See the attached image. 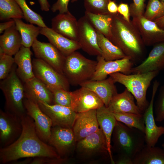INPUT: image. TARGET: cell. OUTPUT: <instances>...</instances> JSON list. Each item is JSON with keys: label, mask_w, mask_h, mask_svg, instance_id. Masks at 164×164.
Instances as JSON below:
<instances>
[{"label": "cell", "mask_w": 164, "mask_h": 164, "mask_svg": "<svg viewBox=\"0 0 164 164\" xmlns=\"http://www.w3.org/2000/svg\"><path fill=\"white\" fill-rule=\"evenodd\" d=\"M22 131L9 146L0 148V163L7 164L24 158H61L55 149L42 140L36 132L33 119L28 114L21 117Z\"/></svg>", "instance_id": "1"}, {"label": "cell", "mask_w": 164, "mask_h": 164, "mask_svg": "<svg viewBox=\"0 0 164 164\" xmlns=\"http://www.w3.org/2000/svg\"><path fill=\"white\" fill-rule=\"evenodd\" d=\"M111 33L109 40L133 62L141 58L145 46L132 21L128 22L118 12L113 14Z\"/></svg>", "instance_id": "2"}, {"label": "cell", "mask_w": 164, "mask_h": 164, "mask_svg": "<svg viewBox=\"0 0 164 164\" xmlns=\"http://www.w3.org/2000/svg\"><path fill=\"white\" fill-rule=\"evenodd\" d=\"M111 148L118 156L132 160L145 145V133L135 128L129 127L117 121L112 134Z\"/></svg>", "instance_id": "3"}, {"label": "cell", "mask_w": 164, "mask_h": 164, "mask_svg": "<svg viewBox=\"0 0 164 164\" xmlns=\"http://www.w3.org/2000/svg\"><path fill=\"white\" fill-rule=\"evenodd\" d=\"M159 72L155 71L129 74L117 72L109 76L115 83L123 85L131 92L136 100L137 105L143 114L149 103L146 99L147 90L151 81Z\"/></svg>", "instance_id": "4"}, {"label": "cell", "mask_w": 164, "mask_h": 164, "mask_svg": "<svg viewBox=\"0 0 164 164\" xmlns=\"http://www.w3.org/2000/svg\"><path fill=\"white\" fill-rule=\"evenodd\" d=\"M14 64L9 75L0 81V87L5 98V111L20 117L27 114L23 100V84L16 72Z\"/></svg>", "instance_id": "5"}, {"label": "cell", "mask_w": 164, "mask_h": 164, "mask_svg": "<svg viewBox=\"0 0 164 164\" xmlns=\"http://www.w3.org/2000/svg\"><path fill=\"white\" fill-rule=\"evenodd\" d=\"M97 61L88 59L75 51L66 56L63 75L70 84L79 85L90 80L95 70Z\"/></svg>", "instance_id": "6"}, {"label": "cell", "mask_w": 164, "mask_h": 164, "mask_svg": "<svg viewBox=\"0 0 164 164\" xmlns=\"http://www.w3.org/2000/svg\"><path fill=\"white\" fill-rule=\"evenodd\" d=\"M35 76L41 80L50 90L59 88L69 91L70 84L65 76L43 60L36 58L32 61Z\"/></svg>", "instance_id": "7"}, {"label": "cell", "mask_w": 164, "mask_h": 164, "mask_svg": "<svg viewBox=\"0 0 164 164\" xmlns=\"http://www.w3.org/2000/svg\"><path fill=\"white\" fill-rule=\"evenodd\" d=\"M22 131L21 118L0 110V148L9 146L19 137Z\"/></svg>", "instance_id": "8"}, {"label": "cell", "mask_w": 164, "mask_h": 164, "mask_svg": "<svg viewBox=\"0 0 164 164\" xmlns=\"http://www.w3.org/2000/svg\"><path fill=\"white\" fill-rule=\"evenodd\" d=\"M159 85L160 83L157 80L153 82L151 100L143 114L145 144L150 147L155 146L159 138L164 134V127L156 125L153 113L154 98Z\"/></svg>", "instance_id": "9"}, {"label": "cell", "mask_w": 164, "mask_h": 164, "mask_svg": "<svg viewBox=\"0 0 164 164\" xmlns=\"http://www.w3.org/2000/svg\"><path fill=\"white\" fill-rule=\"evenodd\" d=\"M77 142L72 128L56 126L51 128L47 144L53 147L62 158L73 151Z\"/></svg>", "instance_id": "10"}, {"label": "cell", "mask_w": 164, "mask_h": 164, "mask_svg": "<svg viewBox=\"0 0 164 164\" xmlns=\"http://www.w3.org/2000/svg\"><path fill=\"white\" fill-rule=\"evenodd\" d=\"M97 61L95 71L90 80L105 79L108 75L117 72L126 74H131L133 62L129 58L107 61L102 56H97Z\"/></svg>", "instance_id": "11"}, {"label": "cell", "mask_w": 164, "mask_h": 164, "mask_svg": "<svg viewBox=\"0 0 164 164\" xmlns=\"http://www.w3.org/2000/svg\"><path fill=\"white\" fill-rule=\"evenodd\" d=\"M78 22V41L81 49L90 55L101 56L95 29L85 15L80 18Z\"/></svg>", "instance_id": "12"}, {"label": "cell", "mask_w": 164, "mask_h": 164, "mask_svg": "<svg viewBox=\"0 0 164 164\" xmlns=\"http://www.w3.org/2000/svg\"><path fill=\"white\" fill-rule=\"evenodd\" d=\"M38 104L42 111L51 119L52 127L72 128L77 113L71 107L56 104H50L40 101Z\"/></svg>", "instance_id": "13"}, {"label": "cell", "mask_w": 164, "mask_h": 164, "mask_svg": "<svg viewBox=\"0 0 164 164\" xmlns=\"http://www.w3.org/2000/svg\"><path fill=\"white\" fill-rule=\"evenodd\" d=\"M35 56L49 64L63 75V67L66 57L50 43L41 42L36 39L32 46Z\"/></svg>", "instance_id": "14"}, {"label": "cell", "mask_w": 164, "mask_h": 164, "mask_svg": "<svg viewBox=\"0 0 164 164\" xmlns=\"http://www.w3.org/2000/svg\"><path fill=\"white\" fill-rule=\"evenodd\" d=\"M23 103L27 114L34 120L38 136L43 142L47 143L52 127L51 119L42 111L37 103L25 97Z\"/></svg>", "instance_id": "15"}, {"label": "cell", "mask_w": 164, "mask_h": 164, "mask_svg": "<svg viewBox=\"0 0 164 164\" xmlns=\"http://www.w3.org/2000/svg\"><path fill=\"white\" fill-rule=\"evenodd\" d=\"M71 108L76 113L97 109L104 105L94 92L84 87L70 92Z\"/></svg>", "instance_id": "16"}, {"label": "cell", "mask_w": 164, "mask_h": 164, "mask_svg": "<svg viewBox=\"0 0 164 164\" xmlns=\"http://www.w3.org/2000/svg\"><path fill=\"white\" fill-rule=\"evenodd\" d=\"M132 21L139 31L145 46H151L164 42V29L154 21L148 20L143 15L133 18Z\"/></svg>", "instance_id": "17"}, {"label": "cell", "mask_w": 164, "mask_h": 164, "mask_svg": "<svg viewBox=\"0 0 164 164\" xmlns=\"http://www.w3.org/2000/svg\"><path fill=\"white\" fill-rule=\"evenodd\" d=\"M76 147L77 152L84 156H91L98 153L108 155L106 138L100 128L77 142Z\"/></svg>", "instance_id": "18"}, {"label": "cell", "mask_w": 164, "mask_h": 164, "mask_svg": "<svg viewBox=\"0 0 164 164\" xmlns=\"http://www.w3.org/2000/svg\"><path fill=\"white\" fill-rule=\"evenodd\" d=\"M97 109L77 113L72 128L77 142L99 129L97 117Z\"/></svg>", "instance_id": "19"}, {"label": "cell", "mask_w": 164, "mask_h": 164, "mask_svg": "<svg viewBox=\"0 0 164 164\" xmlns=\"http://www.w3.org/2000/svg\"><path fill=\"white\" fill-rule=\"evenodd\" d=\"M164 69V42L153 46L147 57L131 69V73H141Z\"/></svg>", "instance_id": "20"}, {"label": "cell", "mask_w": 164, "mask_h": 164, "mask_svg": "<svg viewBox=\"0 0 164 164\" xmlns=\"http://www.w3.org/2000/svg\"><path fill=\"white\" fill-rule=\"evenodd\" d=\"M51 28L56 32L70 39L78 41V22L69 11L59 13L51 20Z\"/></svg>", "instance_id": "21"}, {"label": "cell", "mask_w": 164, "mask_h": 164, "mask_svg": "<svg viewBox=\"0 0 164 164\" xmlns=\"http://www.w3.org/2000/svg\"><path fill=\"white\" fill-rule=\"evenodd\" d=\"M24 97L38 103L40 101L54 104L51 91L41 80L35 77L23 83Z\"/></svg>", "instance_id": "22"}, {"label": "cell", "mask_w": 164, "mask_h": 164, "mask_svg": "<svg viewBox=\"0 0 164 164\" xmlns=\"http://www.w3.org/2000/svg\"><path fill=\"white\" fill-rule=\"evenodd\" d=\"M115 82L110 77L98 80H89L80 86L85 87L95 93L107 107L113 97L118 93Z\"/></svg>", "instance_id": "23"}, {"label": "cell", "mask_w": 164, "mask_h": 164, "mask_svg": "<svg viewBox=\"0 0 164 164\" xmlns=\"http://www.w3.org/2000/svg\"><path fill=\"white\" fill-rule=\"evenodd\" d=\"M134 97L127 89L114 95L107 107L114 113H132L143 115L134 101Z\"/></svg>", "instance_id": "24"}, {"label": "cell", "mask_w": 164, "mask_h": 164, "mask_svg": "<svg viewBox=\"0 0 164 164\" xmlns=\"http://www.w3.org/2000/svg\"><path fill=\"white\" fill-rule=\"evenodd\" d=\"M97 117L99 128L106 138L108 150L111 163L115 164L111 152V140L113 130L117 121L113 113L105 105L96 110Z\"/></svg>", "instance_id": "25"}, {"label": "cell", "mask_w": 164, "mask_h": 164, "mask_svg": "<svg viewBox=\"0 0 164 164\" xmlns=\"http://www.w3.org/2000/svg\"><path fill=\"white\" fill-rule=\"evenodd\" d=\"M40 34L45 36L50 43L65 56L81 49L78 42L68 39L47 26L41 27Z\"/></svg>", "instance_id": "26"}, {"label": "cell", "mask_w": 164, "mask_h": 164, "mask_svg": "<svg viewBox=\"0 0 164 164\" xmlns=\"http://www.w3.org/2000/svg\"><path fill=\"white\" fill-rule=\"evenodd\" d=\"M32 54L30 48L22 45L15 55L14 58L17 66V73L23 83L35 77L31 60Z\"/></svg>", "instance_id": "27"}, {"label": "cell", "mask_w": 164, "mask_h": 164, "mask_svg": "<svg viewBox=\"0 0 164 164\" xmlns=\"http://www.w3.org/2000/svg\"><path fill=\"white\" fill-rule=\"evenodd\" d=\"M22 46L21 35L15 24L0 36V54L15 55Z\"/></svg>", "instance_id": "28"}, {"label": "cell", "mask_w": 164, "mask_h": 164, "mask_svg": "<svg viewBox=\"0 0 164 164\" xmlns=\"http://www.w3.org/2000/svg\"><path fill=\"white\" fill-rule=\"evenodd\" d=\"M133 164H164V151L159 147L146 144L135 155Z\"/></svg>", "instance_id": "29"}, {"label": "cell", "mask_w": 164, "mask_h": 164, "mask_svg": "<svg viewBox=\"0 0 164 164\" xmlns=\"http://www.w3.org/2000/svg\"><path fill=\"white\" fill-rule=\"evenodd\" d=\"M84 15L97 32L110 39L113 14H95L85 11Z\"/></svg>", "instance_id": "30"}, {"label": "cell", "mask_w": 164, "mask_h": 164, "mask_svg": "<svg viewBox=\"0 0 164 164\" xmlns=\"http://www.w3.org/2000/svg\"><path fill=\"white\" fill-rule=\"evenodd\" d=\"M97 34L98 44L102 51L101 56L105 60H113L129 58L103 34L97 32Z\"/></svg>", "instance_id": "31"}, {"label": "cell", "mask_w": 164, "mask_h": 164, "mask_svg": "<svg viewBox=\"0 0 164 164\" xmlns=\"http://www.w3.org/2000/svg\"><path fill=\"white\" fill-rule=\"evenodd\" d=\"M13 19L15 21L16 28L21 35L22 45L30 48L40 34L41 27L35 26L32 24L26 23L20 19Z\"/></svg>", "instance_id": "32"}, {"label": "cell", "mask_w": 164, "mask_h": 164, "mask_svg": "<svg viewBox=\"0 0 164 164\" xmlns=\"http://www.w3.org/2000/svg\"><path fill=\"white\" fill-rule=\"evenodd\" d=\"M24 19L23 12L15 0H0V20Z\"/></svg>", "instance_id": "33"}, {"label": "cell", "mask_w": 164, "mask_h": 164, "mask_svg": "<svg viewBox=\"0 0 164 164\" xmlns=\"http://www.w3.org/2000/svg\"><path fill=\"white\" fill-rule=\"evenodd\" d=\"M113 113L117 121L129 127L137 128L145 133V125L143 114L126 113Z\"/></svg>", "instance_id": "34"}, {"label": "cell", "mask_w": 164, "mask_h": 164, "mask_svg": "<svg viewBox=\"0 0 164 164\" xmlns=\"http://www.w3.org/2000/svg\"><path fill=\"white\" fill-rule=\"evenodd\" d=\"M15 0L21 9L24 19L26 21L41 27L47 26L42 16L31 9L27 5L26 0Z\"/></svg>", "instance_id": "35"}, {"label": "cell", "mask_w": 164, "mask_h": 164, "mask_svg": "<svg viewBox=\"0 0 164 164\" xmlns=\"http://www.w3.org/2000/svg\"><path fill=\"white\" fill-rule=\"evenodd\" d=\"M164 15V5L159 0H149L143 15L146 19L151 21Z\"/></svg>", "instance_id": "36"}, {"label": "cell", "mask_w": 164, "mask_h": 164, "mask_svg": "<svg viewBox=\"0 0 164 164\" xmlns=\"http://www.w3.org/2000/svg\"><path fill=\"white\" fill-rule=\"evenodd\" d=\"M112 0H84L86 11L95 14L110 13L107 9L109 2Z\"/></svg>", "instance_id": "37"}, {"label": "cell", "mask_w": 164, "mask_h": 164, "mask_svg": "<svg viewBox=\"0 0 164 164\" xmlns=\"http://www.w3.org/2000/svg\"><path fill=\"white\" fill-rule=\"evenodd\" d=\"M50 90L53 94L54 104L71 108L70 91L59 88L52 89Z\"/></svg>", "instance_id": "38"}, {"label": "cell", "mask_w": 164, "mask_h": 164, "mask_svg": "<svg viewBox=\"0 0 164 164\" xmlns=\"http://www.w3.org/2000/svg\"><path fill=\"white\" fill-rule=\"evenodd\" d=\"M14 58L4 53L0 54V79L6 78L10 73L14 64Z\"/></svg>", "instance_id": "39"}, {"label": "cell", "mask_w": 164, "mask_h": 164, "mask_svg": "<svg viewBox=\"0 0 164 164\" xmlns=\"http://www.w3.org/2000/svg\"><path fill=\"white\" fill-rule=\"evenodd\" d=\"M155 121L161 122L164 121V84L159 89L154 105Z\"/></svg>", "instance_id": "40"}, {"label": "cell", "mask_w": 164, "mask_h": 164, "mask_svg": "<svg viewBox=\"0 0 164 164\" xmlns=\"http://www.w3.org/2000/svg\"><path fill=\"white\" fill-rule=\"evenodd\" d=\"M129 6L130 16L133 18L143 15L145 12V0H133Z\"/></svg>", "instance_id": "41"}, {"label": "cell", "mask_w": 164, "mask_h": 164, "mask_svg": "<svg viewBox=\"0 0 164 164\" xmlns=\"http://www.w3.org/2000/svg\"><path fill=\"white\" fill-rule=\"evenodd\" d=\"M70 0H57L51 7V9L53 12L59 11V13H65L69 11L68 4Z\"/></svg>", "instance_id": "42"}, {"label": "cell", "mask_w": 164, "mask_h": 164, "mask_svg": "<svg viewBox=\"0 0 164 164\" xmlns=\"http://www.w3.org/2000/svg\"><path fill=\"white\" fill-rule=\"evenodd\" d=\"M118 12L128 22H130L131 21L130 19L129 6L127 3H120L118 5Z\"/></svg>", "instance_id": "43"}, {"label": "cell", "mask_w": 164, "mask_h": 164, "mask_svg": "<svg viewBox=\"0 0 164 164\" xmlns=\"http://www.w3.org/2000/svg\"><path fill=\"white\" fill-rule=\"evenodd\" d=\"M15 24V22L12 19L9 21L0 23V33H2L5 30Z\"/></svg>", "instance_id": "44"}, {"label": "cell", "mask_w": 164, "mask_h": 164, "mask_svg": "<svg viewBox=\"0 0 164 164\" xmlns=\"http://www.w3.org/2000/svg\"><path fill=\"white\" fill-rule=\"evenodd\" d=\"M118 6L115 2L111 0L108 3L107 5V9L110 13L114 14L118 13Z\"/></svg>", "instance_id": "45"}, {"label": "cell", "mask_w": 164, "mask_h": 164, "mask_svg": "<svg viewBox=\"0 0 164 164\" xmlns=\"http://www.w3.org/2000/svg\"><path fill=\"white\" fill-rule=\"evenodd\" d=\"M117 164H133L132 159L124 156H119L115 162Z\"/></svg>", "instance_id": "46"}, {"label": "cell", "mask_w": 164, "mask_h": 164, "mask_svg": "<svg viewBox=\"0 0 164 164\" xmlns=\"http://www.w3.org/2000/svg\"><path fill=\"white\" fill-rule=\"evenodd\" d=\"M41 9L42 11L48 12L50 10V5L47 0H38Z\"/></svg>", "instance_id": "47"}, {"label": "cell", "mask_w": 164, "mask_h": 164, "mask_svg": "<svg viewBox=\"0 0 164 164\" xmlns=\"http://www.w3.org/2000/svg\"><path fill=\"white\" fill-rule=\"evenodd\" d=\"M161 28L164 29V15L154 21Z\"/></svg>", "instance_id": "48"}, {"label": "cell", "mask_w": 164, "mask_h": 164, "mask_svg": "<svg viewBox=\"0 0 164 164\" xmlns=\"http://www.w3.org/2000/svg\"><path fill=\"white\" fill-rule=\"evenodd\" d=\"M78 0H71V2L72 3L75 2H77Z\"/></svg>", "instance_id": "49"}, {"label": "cell", "mask_w": 164, "mask_h": 164, "mask_svg": "<svg viewBox=\"0 0 164 164\" xmlns=\"http://www.w3.org/2000/svg\"><path fill=\"white\" fill-rule=\"evenodd\" d=\"M162 149H163L164 151V143L162 144Z\"/></svg>", "instance_id": "50"}, {"label": "cell", "mask_w": 164, "mask_h": 164, "mask_svg": "<svg viewBox=\"0 0 164 164\" xmlns=\"http://www.w3.org/2000/svg\"><path fill=\"white\" fill-rule=\"evenodd\" d=\"M161 1L162 3L164 5V0H161Z\"/></svg>", "instance_id": "51"}]
</instances>
